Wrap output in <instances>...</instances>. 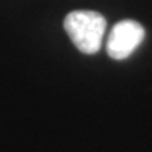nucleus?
Instances as JSON below:
<instances>
[{"mask_svg": "<svg viewBox=\"0 0 152 152\" xmlns=\"http://www.w3.org/2000/svg\"><path fill=\"white\" fill-rule=\"evenodd\" d=\"M66 34L80 52L96 54L103 41L106 31V18L93 10H75L65 17Z\"/></svg>", "mask_w": 152, "mask_h": 152, "instance_id": "nucleus-1", "label": "nucleus"}, {"mask_svg": "<svg viewBox=\"0 0 152 152\" xmlns=\"http://www.w3.org/2000/svg\"><path fill=\"white\" fill-rule=\"evenodd\" d=\"M145 38V30L138 21L123 20L113 27L107 39V54L115 61L128 58Z\"/></svg>", "mask_w": 152, "mask_h": 152, "instance_id": "nucleus-2", "label": "nucleus"}]
</instances>
